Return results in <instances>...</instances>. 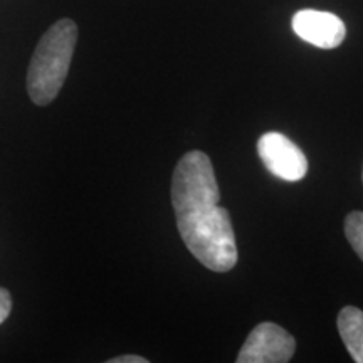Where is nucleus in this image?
<instances>
[{
    "mask_svg": "<svg viewBox=\"0 0 363 363\" xmlns=\"http://www.w3.org/2000/svg\"><path fill=\"white\" fill-rule=\"evenodd\" d=\"M219 199L211 158L199 150L185 153L172 179L177 229L201 264L211 271L227 272L238 262V246L230 216L219 206Z\"/></svg>",
    "mask_w": 363,
    "mask_h": 363,
    "instance_id": "1",
    "label": "nucleus"
},
{
    "mask_svg": "<svg viewBox=\"0 0 363 363\" xmlns=\"http://www.w3.org/2000/svg\"><path fill=\"white\" fill-rule=\"evenodd\" d=\"M78 43V26L71 19H61L39 39L27 67V93L38 106H48L65 86Z\"/></svg>",
    "mask_w": 363,
    "mask_h": 363,
    "instance_id": "2",
    "label": "nucleus"
},
{
    "mask_svg": "<svg viewBox=\"0 0 363 363\" xmlns=\"http://www.w3.org/2000/svg\"><path fill=\"white\" fill-rule=\"evenodd\" d=\"M296 352V342L276 323H261L240 348L238 363H286Z\"/></svg>",
    "mask_w": 363,
    "mask_h": 363,
    "instance_id": "3",
    "label": "nucleus"
},
{
    "mask_svg": "<svg viewBox=\"0 0 363 363\" xmlns=\"http://www.w3.org/2000/svg\"><path fill=\"white\" fill-rule=\"evenodd\" d=\"M257 153L269 174L284 182H299L308 172V160L301 148L288 136L269 131L257 142Z\"/></svg>",
    "mask_w": 363,
    "mask_h": 363,
    "instance_id": "4",
    "label": "nucleus"
},
{
    "mask_svg": "<svg viewBox=\"0 0 363 363\" xmlns=\"http://www.w3.org/2000/svg\"><path fill=\"white\" fill-rule=\"evenodd\" d=\"M291 26L299 39L320 49L338 48L347 35V27L338 16L313 9L294 13Z\"/></svg>",
    "mask_w": 363,
    "mask_h": 363,
    "instance_id": "5",
    "label": "nucleus"
},
{
    "mask_svg": "<svg viewBox=\"0 0 363 363\" xmlns=\"http://www.w3.org/2000/svg\"><path fill=\"white\" fill-rule=\"evenodd\" d=\"M337 325L353 362L363 363V311L355 306H345L338 313Z\"/></svg>",
    "mask_w": 363,
    "mask_h": 363,
    "instance_id": "6",
    "label": "nucleus"
},
{
    "mask_svg": "<svg viewBox=\"0 0 363 363\" xmlns=\"http://www.w3.org/2000/svg\"><path fill=\"white\" fill-rule=\"evenodd\" d=\"M345 235L363 261V212H350L345 219Z\"/></svg>",
    "mask_w": 363,
    "mask_h": 363,
    "instance_id": "7",
    "label": "nucleus"
},
{
    "mask_svg": "<svg viewBox=\"0 0 363 363\" xmlns=\"http://www.w3.org/2000/svg\"><path fill=\"white\" fill-rule=\"evenodd\" d=\"M12 311V296L6 288H0V325L7 320Z\"/></svg>",
    "mask_w": 363,
    "mask_h": 363,
    "instance_id": "8",
    "label": "nucleus"
},
{
    "mask_svg": "<svg viewBox=\"0 0 363 363\" xmlns=\"http://www.w3.org/2000/svg\"><path fill=\"white\" fill-rule=\"evenodd\" d=\"M108 363H148V360L138 355H121V357L110 358Z\"/></svg>",
    "mask_w": 363,
    "mask_h": 363,
    "instance_id": "9",
    "label": "nucleus"
}]
</instances>
